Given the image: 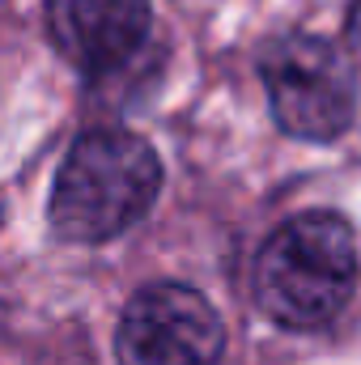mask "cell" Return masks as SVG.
<instances>
[{"label":"cell","mask_w":361,"mask_h":365,"mask_svg":"<svg viewBox=\"0 0 361 365\" xmlns=\"http://www.w3.org/2000/svg\"><path fill=\"white\" fill-rule=\"evenodd\" d=\"M361 276L357 234L340 212L310 208L276 225L255 255V306L285 331H310L336 319Z\"/></svg>","instance_id":"1"},{"label":"cell","mask_w":361,"mask_h":365,"mask_svg":"<svg viewBox=\"0 0 361 365\" xmlns=\"http://www.w3.org/2000/svg\"><path fill=\"white\" fill-rule=\"evenodd\" d=\"M162 191V162L128 128H90L64 153L51 187V225L68 242H106L132 230Z\"/></svg>","instance_id":"2"},{"label":"cell","mask_w":361,"mask_h":365,"mask_svg":"<svg viewBox=\"0 0 361 365\" xmlns=\"http://www.w3.org/2000/svg\"><path fill=\"white\" fill-rule=\"evenodd\" d=\"M272 119L285 136L327 145L357 115V77L345 51L319 34H280L260 56Z\"/></svg>","instance_id":"3"},{"label":"cell","mask_w":361,"mask_h":365,"mask_svg":"<svg viewBox=\"0 0 361 365\" xmlns=\"http://www.w3.org/2000/svg\"><path fill=\"white\" fill-rule=\"evenodd\" d=\"M225 323L204 293L179 280L145 284L128 297L115 327L119 365H217Z\"/></svg>","instance_id":"4"},{"label":"cell","mask_w":361,"mask_h":365,"mask_svg":"<svg viewBox=\"0 0 361 365\" xmlns=\"http://www.w3.org/2000/svg\"><path fill=\"white\" fill-rule=\"evenodd\" d=\"M47 34L73 68L106 77L145 47L149 0H47Z\"/></svg>","instance_id":"5"},{"label":"cell","mask_w":361,"mask_h":365,"mask_svg":"<svg viewBox=\"0 0 361 365\" xmlns=\"http://www.w3.org/2000/svg\"><path fill=\"white\" fill-rule=\"evenodd\" d=\"M349 38L361 47V0H353V13H349Z\"/></svg>","instance_id":"6"}]
</instances>
